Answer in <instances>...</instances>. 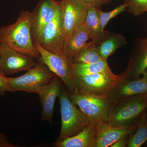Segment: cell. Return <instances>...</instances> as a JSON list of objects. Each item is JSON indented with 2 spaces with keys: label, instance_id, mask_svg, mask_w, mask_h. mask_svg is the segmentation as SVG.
<instances>
[{
  "label": "cell",
  "instance_id": "2e32d148",
  "mask_svg": "<svg viewBox=\"0 0 147 147\" xmlns=\"http://www.w3.org/2000/svg\"><path fill=\"white\" fill-rule=\"evenodd\" d=\"M98 133L96 125L90 123L79 134L61 142H54L52 145L55 147H95Z\"/></svg>",
  "mask_w": 147,
  "mask_h": 147
},
{
  "label": "cell",
  "instance_id": "ba28073f",
  "mask_svg": "<svg viewBox=\"0 0 147 147\" xmlns=\"http://www.w3.org/2000/svg\"><path fill=\"white\" fill-rule=\"evenodd\" d=\"M60 2L56 0H40L32 12L31 32L33 41L37 42L43 29L59 15Z\"/></svg>",
  "mask_w": 147,
  "mask_h": 147
},
{
  "label": "cell",
  "instance_id": "52a82bcc",
  "mask_svg": "<svg viewBox=\"0 0 147 147\" xmlns=\"http://www.w3.org/2000/svg\"><path fill=\"white\" fill-rule=\"evenodd\" d=\"M120 75L101 72L74 77L76 93L107 96L119 79Z\"/></svg>",
  "mask_w": 147,
  "mask_h": 147
},
{
  "label": "cell",
  "instance_id": "7c38bea8",
  "mask_svg": "<svg viewBox=\"0 0 147 147\" xmlns=\"http://www.w3.org/2000/svg\"><path fill=\"white\" fill-rule=\"evenodd\" d=\"M120 75V74H119ZM147 94V81L142 78L134 80L119 79L107 96L113 101L139 94Z\"/></svg>",
  "mask_w": 147,
  "mask_h": 147
},
{
  "label": "cell",
  "instance_id": "d6986e66",
  "mask_svg": "<svg viewBox=\"0 0 147 147\" xmlns=\"http://www.w3.org/2000/svg\"><path fill=\"white\" fill-rule=\"evenodd\" d=\"M101 9L94 5H90L87 9L86 15L83 24L89 32L90 39L96 42L101 37L104 33L101 28L99 11Z\"/></svg>",
  "mask_w": 147,
  "mask_h": 147
},
{
  "label": "cell",
  "instance_id": "3957f363",
  "mask_svg": "<svg viewBox=\"0 0 147 147\" xmlns=\"http://www.w3.org/2000/svg\"><path fill=\"white\" fill-rule=\"evenodd\" d=\"M147 108V94L123 98L114 102L108 123L112 126H125L137 123Z\"/></svg>",
  "mask_w": 147,
  "mask_h": 147
},
{
  "label": "cell",
  "instance_id": "cb8c5ba5",
  "mask_svg": "<svg viewBox=\"0 0 147 147\" xmlns=\"http://www.w3.org/2000/svg\"><path fill=\"white\" fill-rule=\"evenodd\" d=\"M126 10L134 16L147 12V0H129Z\"/></svg>",
  "mask_w": 147,
  "mask_h": 147
},
{
  "label": "cell",
  "instance_id": "ac0fdd59",
  "mask_svg": "<svg viewBox=\"0 0 147 147\" xmlns=\"http://www.w3.org/2000/svg\"><path fill=\"white\" fill-rule=\"evenodd\" d=\"M90 39L89 32L83 24L74 32L69 38L65 41L63 47L64 53L68 57L73 58Z\"/></svg>",
  "mask_w": 147,
  "mask_h": 147
},
{
  "label": "cell",
  "instance_id": "603a6c76",
  "mask_svg": "<svg viewBox=\"0 0 147 147\" xmlns=\"http://www.w3.org/2000/svg\"><path fill=\"white\" fill-rule=\"evenodd\" d=\"M128 5V1H126L125 2L121 5L117 7L111 11L103 12L101 9H100L99 11L100 23L102 30L104 31L105 26L111 19L116 17L125 11L126 10L127 7Z\"/></svg>",
  "mask_w": 147,
  "mask_h": 147
},
{
  "label": "cell",
  "instance_id": "7a4b0ae2",
  "mask_svg": "<svg viewBox=\"0 0 147 147\" xmlns=\"http://www.w3.org/2000/svg\"><path fill=\"white\" fill-rule=\"evenodd\" d=\"M58 97L60 105L61 127L56 142H61L79 134L90 123L82 111L78 109L77 105L70 99L63 85Z\"/></svg>",
  "mask_w": 147,
  "mask_h": 147
},
{
  "label": "cell",
  "instance_id": "44dd1931",
  "mask_svg": "<svg viewBox=\"0 0 147 147\" xmlns=\"http://www.w3.org/2000/svg\"><path fill=\"white\" fill-rule=\"evenodd\" d=\"M146 110L137 121V127L133 132L128 135L127 147H140L147 141V119Z\"/></svg>",
  "mask_w": 147,
  "mask_h": 147
},
{
  "label": "cell",
  "instance_id": "9c48e42d",
  "mask_svg": "<svg viewBox=\"0 0 147 147\" xmlns=\"http://www.w3.org/2000/svg\"><path fill=\"white\" fill-rule=\"evenodd\" d=\"M0 72L5 76L27 71L35 65L34 58L24 55L5 44H0Z\"/></svg>",
  "mask_w": 147,
  "mask_h": 147
},
{
  "label": "cell",
  "instance_id": "1f68e13d",
  "mask_svg": "<svg viewBox=\"0 0 147 147\" xmlns=\"http://www.w3.org/2000/svg\"><path fill=\"white\" fill-rule=\"evenodd\" d=\"M110 1H111V0H110ZM126 1H128L129 0H126Z\"/></svg>",
  "mask_w": 147,
  "mask_h": 147
},
{
  "label": "cell",
  "instance_id": "f1b7e54d",
  "mask_svg": "<svg viewBox=\"0 0 147 147\" xmlns=\"http://www.w3.org/2000/svg\"><path fill=\"white\" fill-rule=\"evenodd\" d=\"M142 75H143L142 78H144V79L147 81V68L144 71Z\"/></svg>",
  "mask_w": 147,
  "mask_h": 147
},
{
  "label": "cell",
  "instance_id": "484cf974",
  "mask_svg": "<svg viewBox=\"0 0 147 147\" xmlns=\"http://www.w3.org/2000/svg\"><path fill=\"white\" fill-rule=\"evenodd\" d=\"M81 2L87 6L94 5L98 8L101 9V7L104 5L110 3V0H77Z\"/></svg>",
  "mask_w": 147,
  "mask_h": 147
},
{
  "label": "cell",
  "instance_id": "d4e9b609",
  "mask_svg": "<svg viewBox=\"0 0 147 147\" xmlns=\"http://www.w3.org/2000/svg\"><path fill=\"white\" fill-rule=\"evenodd\" d=\"M7 92H11L8 79L7 77L0 72V96H3Z\"/></svg>",
  "mask_w": 147,
  "mask_h": 147
},
{
  "label": "cell",
  "instance_id": "30bf717a",
  "mask_svg": "<svg viewBox=\"0 0 147 147\" xmlns=\"http://www.w3.org/2000/svg\"><path fill=\"white\" fill-rule=\"evenodd\" d=\"M65 41V31L61 8L59 15L45 27L37 42L35 43L46 51L57 53L63 52Z\"/></svg>",
  "mask_w": 147,
  "mask_h": 147
},
{
  "label": "cell",
  "instance_id": "5bb4252c",
  "mask_svg": "<svg viewBox=\"0 0 147 147\" xmlns=\"http://www.w3.org/2000/svg\"><path fill=\"white\" fill-rule=\"evenodd\" d=\"M61 81L60 79L56 75L50 84L38 94L42 107L41 120L53 123L55 101L62 86Z\"/></svg>",
  "mask_w": 147,
  "mask_h": 147
},
{
  "label": "cell",
  "instance_id": "9a60e30c",
  "mask_svg": "<svg viewBox=\"0 0 147 147\" xmlns=\"http://www.w3.org/2000/svg\"><path fill=\"white\" fill-rule=\"evenodd\" d=\"M147 68V38L142 40L140 47L131 56L126 69L120 75L122 79L137 80Z\"/></svg>",
  "mask_w": 147,
  "mask_h": 147
},
{
  "label": "cell",
  "instance_id": "ffe728a7",
  "mask_svg": "<svg viewBox=\"0 0 147 147\" xmlns=\"http://www.w3.org/2000/svg\"><path fill=\"white\" fill-rule=\"evenodd\" d=\"M72 70L74 77L101 72L113 73L109 67L107 60L104 59L91 63H73Z\"/></svg>",
  "mask_w": 147,
  "mask_h": 147
},
{
  "label": "cell",
  "instance_id": "e0dca14e",
  "mask_svg": "<svg viewBox=\"0 0 147 147\" xmlns=\"http://www.w3.org/2000/svg\"><path fill=\"white\" fill-rule=\"evenodd\" d=\"M93 42L101 58L107 60L110 56L125 45L126 41L122 35L104 31L101 37L96 42Z\"/></svg>",
  "mask_w": 147,
  "mask_h": 147
},
{
  "label": "cell",
  "instance_id": "8fae6325",
  "mask_svg": "<svg viewBox=\"0 0 147 147\" xmlns=\"http://www.w3.org/2000/svg\"><path fill=\"white\" fill-rule=\"evenodd\" d=\"M60 2L66 41L76 29L84 24L88 6L77 0H62Z\"/></svg>",
  "mask_w": 147,
  "mask_h": 147
},
{
  "label": "cell",
  "instance_id": "277c9868",
  "mask_svg": "<svg viewBox=\"0 0 147 147\" xmlns=\"http://www.w3.org/2000/svg\"><path fill=\"white\" fill-rule=\"evenodd\" d=\"M55 76L45 64L38 59L35 65L24 75L7 78L11 92L23 91L38 94Z\"/></svg>",
  "mask_w": 147,
  "mask_h": 147
},
{
  "label": "cell",
  "instance_id": "4fadbf2b",
  "mask_svg": "<svg viewBox=\"0 0 147 147\" xmlns=\"http://www.w3.org/2000/svg\"><path fill=\"white\" fill-rule=\"evenodd\" d=\"M96 124L98 133L95 147H110L120 138L133 132L137 127V123L125 126H112L102 121Z\"/></svg>",
  "mask_w": 147,
  "mask_h": 147
},
{
  "label": "cell",
  "instance_id": "f546056e",
  "mask_svg": "<svg viewBox=\"0 0 147 147\" xmlns=\"http://www.w3.org/2000/svg\"><path fill=\"white\" fill-rule=\"evenodd\" d=\"M146 119H147V108H146Z\"/></svg>",
  "mask_w": 147,
  "mask_h": 147
},
{
  "label": "cell",
  "instance_id": "4316f807",
  "mask_svg": "<svg viewBox=\"0 0 147 147\" xmlns=\"http://www.w3.org/2000/svg\"><path fill=\"white\" fill-rule=\"evenodd\" d=\"M128 135L124 136L117 140L110 147H127V140Z\"/></svg>",
  "mask_w": 147,
  "mask_h": 147
},
{
  "label": "cell",
  "instance_id": "4dcf8cb0",
  "mask_svg": "<svg viewBox=\"0 0 147 147\" xmlns=\"http://www.w3.org/2000/svg\"><path fill=\"white\" fill-rule=\"evenodd\" d=\"M0 59H1V51H0Z\"/></svg>",
  "mask_w": 147,
  "mask_h": 147
},
{
  "label": "cell",
  "instance_id": "6da1fadb",
  "mask_svg": "<svg viewBox=\"0 0 147 147\" xmlns=\"http://www.w3.org/2000/svg\"><path fill=\"white\" fill-rule=\"evenodd\" d=\"M32 12L21 11L14 24L0 28V44H5L22 54L38 59L39 52L35 47L31 32Z\"/></svg>",
  "mask_w": 147,
  "mask_h": 147
},
{
  "label": "cell",
  "instance_id": "5b68a950",
  "mask_svg": "<svg viewBox=\"0 0 147 147\" xmlns=\"http://www.w3.org/2000/svg\"><path fill=\"white\" fill-rule=\"evenodd\" d=\"M71 101L79 106L90 123L108 122L109 115L114 102L107 96L95 95L78 93H70Z\"/></svg>",
  "mask_w": 147,
  "mask_h": 147
},
{
  "label": "cell",
  "instance_id": "83f0119b",
  "mask_svg": "<svg viewBox=\"0 0 147 147\" xmlns=\"http://www.w3.org/2000/svg\"><path fill=\"white\" fill-rule=\"evenodd\" d=\"M9 142L6 136L3 133H0V147H18Z\"/></svg>",
  "mask_w": 147,
  "mask_h": 147
},
{
  "label": "cell",
  "instance_id": "8992f818",
  "mask_svg": "<svg viewBox=\"0 0 147 147\" xmlns=\"http://www.w3.org/2000/svg\"><path fill=\"white\" fill-rule=\"evenodd\" d=\"M34 44L40 54L38 60L45 64L50 71L60 79L70 93H76L72 70L73 58L66 55L63 51L60 53H50L37 43L34 42Z\"/></svg>",
  "mask_w": 147,
  "mask_h": 147
},
{
  "label": "cell",
  "instance_id": "7402d4cb",
  "mask_svg": "<svg viewBox=\"0 0 147 147\" xmlns=\"http://www.w3.org/2000/svg\"><path fill=\"white\" fill-rule=\"evenodd\" d=\"M102 59L93 42H86L73 57V63H91Z\"/></svg>",
  "mask_w": 147,
  "mask_h": 147
}]
</instances>
